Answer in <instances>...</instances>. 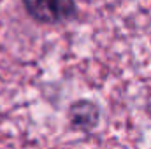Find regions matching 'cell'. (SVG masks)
I'll use <instances>...</instances> for the list:
<instances>
[{"label": "cell", "instance_id": "obj_1", "mask_svg": "<svg viewBox=\"0 0 151 149\" xmlns=\"http://www.w3.org/2000/svg\"><path fill=\"white\" fill-rule=\"evenodd\" d=\"M30 19L39 25H63L76 19V0H21Z\"/></svg>", "mask_w": 151, "mask_h": 149}, {"label": "cell", "instance_id": "obj_2", "mask_svg": "<svg viewBox=\"0 0 151 149\" xmlns=\"http://www.w3.org/2000/svg\"><path fill=\"white\" fill-rule=\"evenodd\" d=\"M67 119H69V125H70L72 130L90 133L99 125L100 109L95 102H91L88 98H81V100H76L69 105Z\"/></svg>", "mask_w": 151, "mask_h": 149}]
</instances>
